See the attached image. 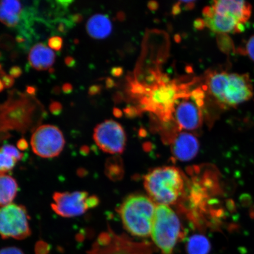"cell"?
<instances>
[{
  "mask_svg": "<svg viewBox=\"0 0 254 254\" xmlns=\"http://www.w3.org/2000/svg\"><path fill=\"white\" fill-rule=\"evenodd\" d=\"M146 191L155 204L169 206L179 201L185 190L184 175L178 168L164 166L150 171L144 179Z\"/></svg>",
  "mask_w": 254,
  "mask_h": 254,
  "instance_id": "1",
  "label": "cell"
},
{
  "mask_svg": "<svg viewBox=\"0 0 254 254\" xmlns=\"http://www.w3.org/2000/svg\"><path fill=\"white\" fill-rule=\"evenodd\" d=\"M157 205L145 195L128 196L119 209L124 227L132 236L140 238L150 236Z\"/></svg>",
  "mask_w": 254,
  "mask_h": 254,
  "instance_id": "2",
  "label": "cell"
},
{
  "mask_svg": "<svg viewBox=\"0 0 254 254\" xmlns=\"http://www.w3.org/2000/svg\"><path fill=\"white\" fill-rule=\"evenodd\" d=\"M181 222L169 206L157 205L151 236L161 254H174L177 244L183 236Z\"/></svg>",
  "mask_w": 254,
  "mask_h": 254,
  "instance_id": "3",
  "label": "cell"
},
{
  "mask_svg": "<svg viewBox=\"0 0 254 254\" xmlns=\"http://www.w3.org/2000/svg\"><path fill=\"white\" fill-rule=\"evenodd\" d=\"M186 91V85L179 86L166 77L160 78L154 86L145 87L144 98L141 100L143 109L156 114L165 123L169 122L173 120L175 101L181 93Z\"/></svg>",
  "mask_w": 254,
  "mask_h": 254,
  "instance_id": "4",
  "label": "cell"
},
{
  "mask_svg": "<svg viewBox=\"0 0 254 254\" xmlns=\"http://www.w3.org/2000/svg\"><path fill=\"white\" fill-rule=\"evenodd\" d=\"M205 97L204 90L201 88L190 92L184 91L177 97L172 117L180 131H193L201 127Z\"/></svg>",
  "mask_w": 254,
  "mask_h": 254,
  "instance_id": "5",
  "label": "cell"
},
{
  "mask_svg": "<svg viewBox=\"0 0 254 254\" xmlns=\"http://www.w3.org/2000/svg\"><path fill=\"white\" fill-rule=\"evenodd\" d=\"M155 250L150 243L136 242L110 229L100 235L87 254H153Z\"/></svg>",
  "mask_w": 254,
  "mask_h": 254,
  "instance_id": "6",
  "label": "cell"
},
{
  "mask_svg": "<svg viewBox=\"0 0 254 254\" xmlns=\"http://www.w3.org/2000/svg\"><path fill=\"white\" fill-rule=\"evenodd\" d=\"M26 208L11 203L0 206V236L2 239L24 240L31 234Z\"/></svg>",
  "mask_w": 254,
  "mask_h": 254,
  "instance_id": "7",
  "label": "cell"
},
{
  "mask_svg": "<svg viewBox=\"0 0 254 254\" xmlns=\"http://www.w3.org/2000/svg\"><path fill=\"white\" fill-rule=\"evenodd\" d=\"M52 208L64 218L78 217L99 204V199L86 191L56 192L53 196Z\"/></svg>",
  "mask_w": 254,
  "mask_h": 254,
  "instance_id": "8",
  "label": "cell"
},
{
  "mask_svg": "<svg viewBox=\"0 0 254 254\" xmlns=\"http://www.w3.org/2000/svg\"><path fill=\"white\" fill-rule=\"evenodd\" d=\"M64 136L58 127L53 125L41 126L32 135V150L38 156L52 158L59 156L64 148Z\"/></svg>",
  "mask_w": 254,
  "mask_h": 254,
  "instance_id": "9",
  "label": "cell"
},
{
  "mask_svg": "<svg viewBox=\"0 0 254 254\" xmlns=\"http://www.w3.org/2000/svg\"><path fill=\"white\" fill-rule=\"evenodd\" d=\"M253 88L250 76L228 73L218 106L222 109L234 108L252 98Z\"/></svg>",
  "mask_w": 254,
  "mask_h": 254,
  "instance_id": "10",
  "label": "cell"
},
{
  "mask_svg": "<svg viewBox=\"0 0 254 254\" xmlns=\"http://www.w3.org/2000/svg\"><path fill=\"white\" fill-rule=\"evenodd\" d=\"M94 139L100 150L111 154H121L125 150L127 137L125 129L119 123L106 120L95 127Z\"/></svg>",
  "mask_w": 254,
  "mask_h": 254,
  "instance_id": "11",
  "label": "cell"
},
{
  "mask_svg": "<svg viewBox=\"0 0 254 254\" xmlns=\"http://www.w3.org/2000/svg\"><path fill=\"white\" fill-rule=\"evenodd\" d=\"M202 15L205 27L215 33H240L245 28L244 25L236 19L227 15L217 13L211 5L203 9Z\"/></svg>",
  "mask_w": 254,
  "mask_h": 254,
  "instance_id": "12",
  "label": "cell"
},
{
  "mask_svg": "<svg viewBox=\"0 0 254 254\" xmlns=\"http://www.w3.org/2000/svg\"><path fill=\"white\" fill-rule=\"evenodd\" d=\"M171 151L175 158L180 161L192 160L197 155L199 144L198 139L191 133L179 132L174 136Z\"/></svg>",
  "mask_w": 254,
  "mask_h": 254,
  "instance_id": "13",
  "label": "cell"
},
{
  "mask_svg": "<svg viewBox=\"0 0 254 254\" xmlns=\"http://www.w3.org/2000/svg\"><path fill=\"white\" fill-rule=\"evenodd\" d=\"M211 6L217 13L230 16L244 25L252 15V5L247 1L220 0L214 1Z\"/></svg>",
  "mask_w": 254,
  "mask_h": 254,
  "instance_id": "14",
  "label": "cell"
},
{
  "mask_svg": "<svg viewBox=\"0 0 254 254\" xmlns=\"http://www.w3.org/2000/svg\"><path fill=\"white\" fill-rule=\"evenodd\" d=\"M55 53L42 43L34 46L28 55V61L32 67L37 70H47L55 62Z\"/></svg>",
  "mask_w": 254,
  "mask_h": 254,
  "instance_id": "15",
  "label": "cell"
},
{
  "mask_svg": "<svg viewBox=\"0 0 254 254\" xmlns=\"http://www.w3.org/2000/svg\"><path fill=\"white\" fill-rule=\"evenodd\" d=\"M86 28L91 37L101 40L106 39L112 33L113 25L107 15L98 14L89 19Z\"/></svg>",
  "mask_w": 254,
  "mask_h": 254,
  "instance_id": "16",
  "label": "cell"
},
{
  "mask_svg": "<svg viewBox=\"0 0 254 254\" xmlns=\"http://www.w3.org/2000/svg\"><path fill=\"white\" fill-rule=\"evenodd\" d=\"M22 4L18 1H0V22L9 27L17 26L20 21Z\"/></svg>",
  "mask_w": 254,
  "mask_h": 254,
  "instance_id": "17",
  "label": "cell"
},
{
  "mask_svg": "<svg viewBox=\"0 0 254 254\" xmlns=\"http://www.w3.org/2000/svg\"><path fill=\"white\" fill-rule=\"evenodd\" d=\"M17 181L8 175H0V206L11 204L17 196Z\"/></svg>",
  "mask_w": 254,
  "mask_h": 254,
  "instance_id": "18",
  "label": "cell"
},
{
  "mask_svg": "<svg viewBox=\"0 0 254 254\" xmlns=\"http://www.w3.org/2000/svg\"><path fill=\"white\" fill-rule=\"evenodd\" d=\"M211 250L210 241L201 234L190 237L186 245L187 254H208Z\"/></svg>",
  "mask_w": 254,
  "mask_h": 254,
  "instance_id": "19",
  "label": "cell"
},
{
  "mask_svg": "<svg viewBox=\"0 0 254 254\" xmlns=\"http://www.w3.org/2000/svg\"><path fill=\"white\" fill-rule=\"evenodd\" d=\"M17 161L0 147V175H4L13 170Z\"/></svg>",
  "mask_w": 254,
  "mask_h": 254,
  "instance_id": "20",
  "label": "cell"
},
{
  "mask_svg": "<svg viewBox=\"0 0 254 254\" xmlns=\"http://www.w3.org/2000/svg\"><path fill=\"white\" fill-rule=\"evenodd\" d=\"M238 52L243 55L249 56L250 58L254 62V35L247 41L245 47L241 48Z\"/></svg>",
  "mask_w": 254,
  "mask_h": 254,
  "instance_id": "21",
  "label": "cell"
},
{
  "mask_svg": "<svg viewBox=\"0 0 254 254\" xmlns=\"http://www.w3.org/2000/svg\"><path fill=\"white\" fill-rule=\"evenodd\" d=\"M2 148L4 150L7 152L8 154L11 155L17 162L23 160L24 158V154L21 152L18 148H16L15 146L7 144L2 146Z\"/></svg>",
  "mask_w": 254,
  "mask_h": 254,
  "instance_id": "22",
  "label": "cell"
},
{
  "mask_svg": "<svg viewBox=\"0 0 254 254\" xmlns=\"http://www.w3.org/2000/svg\"><path fill=\"white\" fill-rule=\"evenodd\" d=\"M48 44H49L51 49L56 51H60L62 49L63 40L61 37L54 36L50 38Z\"/></svg>",
  "mask_w": 254,
  "mask_h": 254,
  "instance_id": "23",
  "label": "cell"
},
{
  "mask_svg": "<svg viewBox=\"0 0 254 254\" xmlns=\"http://www.w3.org/2000/svg\"><path fill=\"white\" fill-rule=\"evenodd\" d=\"M0 254H24L23 251L17 247H5L0 250Z\"/></svg>",
  "mask_w": 254,
  "mask_h": 254,
  "instance_id": "24",
  "label": "cell"
},
{
  "mask_svg": "<svg viewBox=\"0 0 254 254\" xmlns=\"http://www.w3.org/2000/svg\"><path fill=\"white\" fill-rule=\"evenodd\" d=\"M68 22L65 21L58 22L56 27L57 33L59 34H65L68 30Z\"/></svg>",
  "mask_w": 254,
  "mask_h": 254,
  "instance_id": "25",
  "label": "cell"
},
{
  "mask_svg": "<svg viewBox=\"0 0 254 254\" xmlns=\"http://www.w3.org/2000/svg\"><path fill=\"white\" fill-rule=\"evenodd\" d=\"M63 107L61 103L54 101L50 106V110L51 113L55 114V115H59L62 113Z\"/></svg>",
  "mask_w": 254,
  "mask_h": 254,
  "instance_id": "26",
  "label": "cell"
},
{
  "mask_svg": "<svg viewBox=\"0 0 254 254\" xmlns=\"http://www.w3.org/2000/svg\"><path fill=\"white\" fill-rule=\"evenodd\" d=\"M2 81L6 88H10L14 84V79L11 76L4 75L2 76Z\"/></svg>",
  "mask_w": 254,
  "mask_h": 254,
  "instance_id": "27",
  "label": "cell"
},
{
  "mask_svg": "<svg viewBox=\"0 0 254 254\" xmlns=\"http://www.w3.org/2000/svg\"><path fill=\"white\" fill-rule=\"evenodd\" d=\"M22 73H23V71H22L20 66H14L9 69V75L11 76L12 78L20 77Z\"/></svg>",
  "mask_w": 254,
  "mask_h": 254,
  "instance_id": "28",
  "label": "cell"
},
{
  "mask_svg": "<svg viewBox=\"0 0 254 254\" xmlns=\"http://www.w3.org/2000/svg\"><path fill=\"white\" fill-rule=\"evenodd\" d=\"M18 148L19 150H24L28 147V143L24 139H21L18 141Z\"/></svg>",
  "mask_w": 254,
  "mask_h": 254,
  "instance_id": "29",
  "label": "cell"
},
{
  "mask_svg": "<svg viewBox=\"0 0 254 254\" xmlns=\"http://www.w3.org/2000/svg\"><path fill=\"white\" fill-rule=\"evenodd\" d=\"M62 89L64 93L65 94L71 93L73 90L72 85L69 83L64 84Z\"/></svg>",
  "mask_w": 254,
  "mask_h": 254,
  "instance_id": "30",
  "label": "cell"
},
{
  "mask_svg": "<svg viewBox=\"0 0 254 254\" xmlns=\"http://www.w3.org/2000/svg\"><path fill=\"white\" fill-rule=\"evenodd\" d=\"M65 63L68 66H74L75 65V61L71 57H66L65 59Z\"/></svg>",
  "mask_w": 254,
  "mask_h": 254,
  "instance_id": "31",
  "label": "cell"
},
{
  "mask_svg": "<svg viewBox=\"0 0 254 254\" xmlns=\"http://www.w3.org/2000/svg\"><path fill=\"white\" fill-rule=\"evenodd\" d=\"M100 90L101 89L99 86H98V85H93V86H91L90 88V90H89V94L91 95H95L99 93Z\"/></svg>",
  "mask_w": 254,
  "mask_h": 254,
  "instance_id": "32",
  "label": "cell"
},
{
  "mask_svg": "<svg viewBox=\"0 0 254 254\" xmlns=\"http://www.w3.org/2000/svg\"><path fill=\"white\" fill-rule=\"evenodd\" d=\"M194 26L197 29H202V28L205 27L204 20L202 19H198L194 23Z\"/></svg>",
  "mask_w": 254,
  "mask_h": 254,
  "instance_id": "33",
  "label": "cell"
},
{
  "mask_svg": "<svg viewBox=\"0 0 254 254\" xmlns=\"http://www.w3.org/2000/svg\"><path fill=\"white\" fill-rule=\"evenodd\" d=\"M71 21L74 23H79L82 20V16L80 14H74L71 16Z\"/></svg>",
  "mask_w": 254,
  "mask_h": 254,
  "instance_id": "34",
  "label": "cell"
},
{
  "mask_svg": "<svg viewBox=\"0 0 254 254\" xmlns=\"http://www.w3.org/2000/svg\"><path fill=\"white\" fill-rule=\"evenodd\" d=\"M36 89L34 87L28 86L27 88V93L31 95L35 94V93H36Z\"/></svg>",
  "mask_w": 254,
  "mask_h": 254,
  "instance_id": "35",
  "label": "cell"
},
{
  "mask_svg": "<svg viewBox=\"0 0 254 254\" xmlns=\"http://www.w3.org/2000/svg\"><path fill=\"white\" fill-rule=\"evenodd\" d=\"M4 85L3 84V82L1 79H0V92H1L3 90H4Z\"/></svg>",
  "mask_w": 254,
  "mask_h": 254,
  "instance_id": "36",
  "label": "cell"
},
{
  "mask_svg": "<svg viewBox=\"0 0 254 254\" xmlns=\"http://www.w3.org/2000/svg\"><path fill=\"white\" fill-rule=\"evenodd\" d=\"M1 65H0V69H1Z\"/></svg>",
  "mask_w": 254,
  "mask_h": 254,
  "instance_id": "37",
  "label": "cell"
},
{
  "mask_svg": "<svg viewBox=\"0 0 254 254\" xmlns=\"http://www.w3.org/2000/svg\"><path fill=\"white\" fill-rule=\"evenodd\" d=\"M0 56H1V53H0Z\"/></svg>",
  "mask_w": 254,
  "mask_h": 254,
  "instance_id": "38",
  "label": "cell"
}]
</instances>
